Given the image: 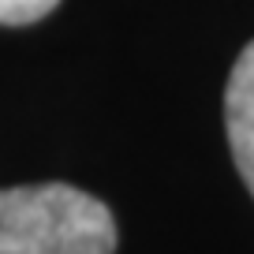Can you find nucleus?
Here are the masks:
<instances>
[{
    "mask_svg": "<svg viewBox=\"0 0 254 254\" xmlns=\"http://www.w3.org/2000/svg\"><path fill=\"white\" fill-rule=\"evenodd\" d=\"M116 217L71 183L0 190V254H116Z\"/></svg>",
    "mask_w": 254,
    "mask_h": 254,
    "instance_id": "obj_1",
    "label": "nucleus"
},
{
    "mask_svg": "<svg viewBox=\"0 0 254 254\" xmlns=\"http://www.w3.org/2000/svg\"><path fill=\"white\" fill-rule=\"evenodd\" d=\"M224 124H228V146L247 190L254 194V41L239 53L236 67L224 90Z\"/></svg>",
    "mask_w": 254,
    "mask_h": 254,
    "instance_id": "obj_2",
    "label": "nucleus"
},
{
    "mask_svg": "<svg viewBox=\"0 0 254 254\" xmlns=\"http://www.w3.org/2000/svg\"><path fill=\"white\" fill-rule=\"evenodd\" d=\"M60 0H0V26H26L45 19Z\"/></svg>",
    "mask_w": 254,
    "mask_h": 254,
    "instance_id": "obj_3",
    "label": "nucleus"
}]
</instances>
